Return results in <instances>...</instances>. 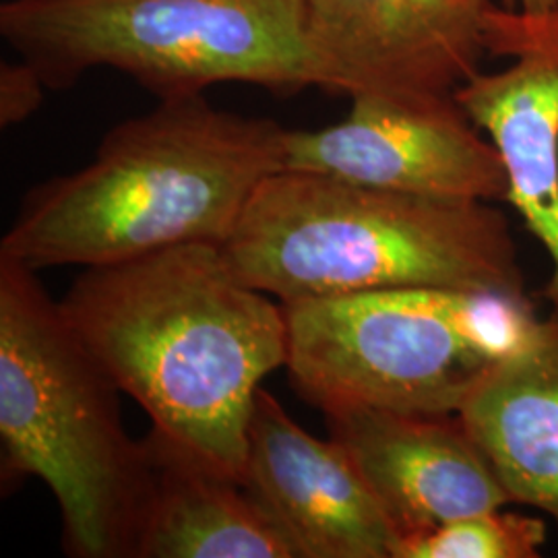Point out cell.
Masks as SVG:
<instances>
[{
    "mask_svg": "<svg viewBox=\"0 0 558 558\" xmlns=\"http://www.w3.org/2000/svg\"><path fill=\"white\" fill-rule=\"evenodd\" d=\"M242 484L299 558H393L396 532L338 440L300 428L259 389Z\"/></svg>",
    "mask_w": 558,
    "mask_h": 558,
    "instance_id": "obj_10",
    "label": "cell"
},
{
    "mask_svg": "<svg viewBox=\"0 0 558 558\" xmlns=\"http://www.w3.org/2000/svg\"><path fill=\"white\" fill-rule=\"evenodd\" d=\"M486 52L511 57L499 73H476L456 100L499 151L509 199L544 246L553 271L544 299L558 304V7L544 13L493 4Z\"/></svg>",
    "mask_w": 558,
    "mask_h": 558,
    "instance_id": "obj_9",
    "label": "cell"
},
{
    "mask_svg": "<svg viewBox=\"0 0 558 558\" xmlns=\"http://www.w3.org/2000/svg\"><path fill=\"white\" fill-rule=\"evenodd\" d=\"M325 418L398 539L511 502L458 414L341 410Z\"/></svg>",
    "mask_w": 558,
    "mask_h": 558,
    "instance_id": "obj_11",
    "label": "cell"
},
{
    "mask_svg": "<svg viewBox=\"0 0 558 558\" xmlns=\"http://www.w3.org/2000/svg\"><path fill=\"white\" fill-rule=\"evenodd\" d=\"M458 416L511 502L558 525V304L525 348L482 373Z\"/></svg>",
    "mask_w": 558,
    "mask_h": 558,
    "instance_id": "obj_13",
    "label": "cell"
},
{
    "mask_svg": "<svg viewBox=\"0 0 558 558\" xmlns=\"http://www.w3.org/2000/svg\"><path fill=\"white\" fill-rule=\"evenodd\" d=\"M283 170L437 199H509L493 141L453 98H352L348 117L283 135Z\"/></svg>",
    "mask_w": 558,
    "mask_h": 558,
    "instance_id": "obj_7",
    "label": "cell"
},
{
    "mask_svg": "<svg viewBox=\"0 0 558 558\" xmlns=\"http://www.w3.org/2000/svg\"><path fill=\"white\" fill-rule=\"evenodd\" d=\"M60 308L151 428L244 480L260 380L288 360L281 302L221 246L186 244L85 269Z\"/></svg>",
    "mask_w": 558,
    "mask_h": 558,
    "instance_id": "obj_1",
    "label": "cell"
},
{
    "mask_svg": "<svg viewBox=\"0 0 558 558\" xmlns=\"http://www.w3.org/2000/svg\"><path fill=\"white\" fill-rule=\"evenodd\" d=\"M0 36L48 89L112 69L158 100L242 83L292 96L317 87L304 0H4Z\"/></svg>",
    "mask_w": 558,
    "mask_h": 558,
    "instance_id": "obj_5",
    "label": "cell"
},
{
    "mask_svg": "<svg viewBox=\"0 0 558 558\" xmlns=\"http://www.w3.org/2000/svg\"><path fill=\"white\" fill-rule=\"evenodd\" d=\"M133 558H299L248 488L151 428Z\"/></svg>",
    "mask_w": 558,
    "mask_h": 558,
    "instance_id": "obj_12",
    "label": "cell"
},
{
    "mask_svg": "<svg viewBox=\"0 0 558 558\" xmlns=\"http://www.w3.org/2000/svg\"><path fill=\"white\" fill-rule=\"evenodd\" d=\"M286 129L168 98L124 120L77 172L38 184L0 242L32 271L104 267L186 244L223 246L260 182L283 170Z\"/></svg>",
    "mask_w": 558,
    "mask_h": 558,
    "instance_id": "obj_2",
    "label": "cell"
},
{
    "mask_svg": "<svg viewBox=\"0 0 558 558\" xmlns=\"http://www.w3.org/2000/svg\"><path fill=\"white\" fill-rule=\"evenodd\" d=\"M120 387L36 271L0 259L2 484L40 478L75 558H131L147 458L126 435Z\"/></svg>",
    "mask_w": 558,
    "mask_h": 558,
    "instance_id": "obj_4",
    "label": "cell"
},
{
    "mask_svg": "<svg viewBox=\"0 0 558 558\" xmlns=\"http://www.w3.org/2000/svg\"><path fill=\"white\" fill-rule=\"evenodd\" d=\"M283 311L288 377L323 414H458L482 373L538 325L530 300L486 290H380Z\"/></svg>",
    "mask_w": 558,
    "mask_h": 558,
    "instance_id": "obj_6",
    "label": "cell"
},
{
    "mask_svg": "<svg viewBox=\"0 0 558 558\" xmlns=\"http://www.w3.org/2000/svg\"><path fill=\"white\" fill-rule=\"evenodd\" d=\"M48 85L25 60L2 62L0 66V124L13 126L40 110Z\"/></svg>",
    "mask_w": 558,
    "mask_h": 558,
    "instance_id": "obj_15",
    "label": "cell"
},
{
    "mask_svg": "<svg viewBox=\"0 0 558 558\" xmlns=\"http://www.w3.org/2000/svg\"><path fill=\"white\" fill-rule=\"evenodd\" d=\"M221 248L240 278L281 304L410 288L527 299L509 220L486 201L279 170Z\"/></svg>",
    "mask_w": 558,
    "mask_h": 558,
    "instance_id": "obj_3",
    "label": "cell"
},
{
    "mask_svg": "<svg viewBox=\"0 0 558 558\" xmlns=\"http://www.w3.org/2000/svg\"><path fill=\"white\" fill-rule=\"evenodd\" d=\"M500 509L445 521L396 542L393 558H536L546 544V521Z\"/></svg>",
    "mask_w": 558,
    "mask_h": 558,
    "instance_id": "obj_14",
    "label": "cell"
},
{
    "mask_svg": "<svg viewBox=\"0 0 558 558\" xmlns=\"http://www.w3.org/2000/svg\"><path fill=\"white\" fill-rule=\"evenodd\" d=\"M509 2V7L519 4L521 11H530V13H544L558 7V0H505Z\"/></svg>",
    "mask_w": 558,
    "mask_h": 558,
    "instance_id": "obj_16",
    "label": "cell"
},
{
    "mask_svg": "<svg viewBox=\"0 0 558 558\" xmlns=\"http://www.w3.org/2000/svg\"><path fill=\"white\" fill-rule=\"evenodd\" d=\"M493 0H304V40L329 94L453 98L478 73Z\"/></svg>",
    "mask_w": 558,
    "mask_h": 558,
    "instance_id": "obj_8",
    "label": "cell"
}]
</instances>
